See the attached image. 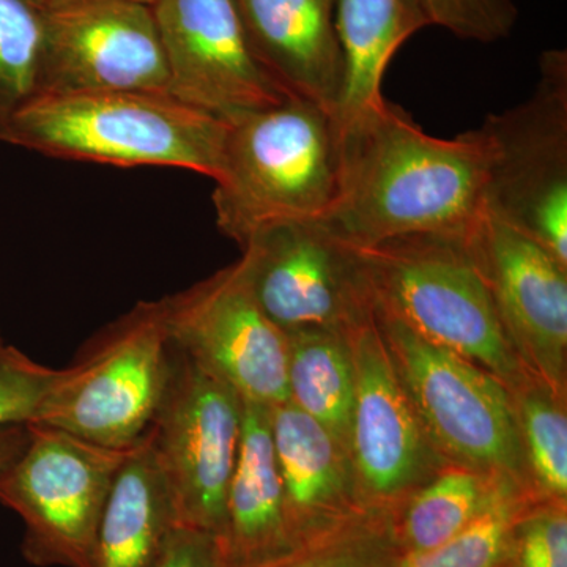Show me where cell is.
Returning a JSON list of instances; mask_svg holds the SVG:
<instances>
[{
	"mask_svg": "<svg viewBox=\"0 0 567 567\" xmlns=\"http://www.w3.org/2000/svg\"><path fill=\"white\" fill-rule=\"evenodd\" d=\"M537 496L513 488L443 546L402 558L398 567H498L518 516Z\"/></svg>",
	"mask_w": 567,
	"mask_h": 567,
	"instance_id": "obj_26",
	"label": "cell"
},
{
	"mask_svg": "<svg viewBox=\"0 0 567 567\" xmlns=\"http://www.w3.org/2000/svg\"><path fill=\"white\" fill-rule=\"evenodd\" d=\"M498 567H567V502L533 499L514 524Z\"/></svg>",
	"mask_w": 567,
	"mask_h": 567,
	"instance_id": "obj_27",
	"label": "cell"
},
{
	"mask_svg": "<svg viewBox=\"0 0 567 567\" xmlns=\"http://www.w3.org/2000/svg\"><path fill=\"white\" fill-rule=\"evenodd\" d=\"M352 245L377 315L486 369L511 390L528 374L506 336L465 234Z\"/></svg>",
	"mask_w": 567,
	"mask_h": 567,
	"instance_id": "obj_3",
	"label": "cell"
},
{
	"mask_svg": "<svg viewBox=\"0 0 567 567\" xmlns=\"http://www.w3.org/2000/svg\"><path fill=\"white\" fill-rule=\"evenodd\" d=\"M3 346H6V341H3L2 331H0V349H2Z\"/></svg>",
	"mask_w": 567,
	"mask_h": 567,
	"instance_id": "obj_33",
	"label": "cell"
},
{
	"mask_svg": "<svg viewBox=\"0 0 567 567\" xmlns=\"http://www.w3.org/2000/svg\"><path fill=\"white\" fill-rule=\"evenodd\" d=\"M226 567H252L295 546L276 465L270 406L244 399L240 447L226 499Z\"/></svg>",
	"mask_w": 567,
	"mask_h": 567,
	"instance_id": "obj_18",
	"label": "cell"
},
{
	"mask_svg": "<svg viewBox=\"0 0 567 567\" xmlns=\"http://www.w3.org/2000/svg\"><path fill=\"white\" fill-rule=\"evenodd\" d=\"M28 432L0 472V503L24 524L22 555L33 566L92 567L104 507L134 446L96 445L41 423Z\"/></svg>",
	"mask_w": 567,
	"mask_h": 567,
	"instance_id": "obj_7",
	"label": "cell"
},
{
	"mask_svg": "<svg viewBox=\"0 0 567 567\" xmlns=\"http://www.w3.org/2000/svg\"><path fill=\"white\" fill-rule=\"evenodd\" d=\"M336 0H235L257 62L295 99L334 114L344 80Z\"/></svg>",
	"mask_w": 567,
	"mask_h": 567,
	"instance_id": "obj_16",
	"label": "cell"
},
{
	"mask_svg": "<svg viewBox=\"0 0 567 567\" xmlns=\"http://www.w3.org/2000/svg\"><path fill=\"white\" fill-rule=\"evenodd\" d=\"M276 465L295 544L364 509L349 451L289 401L270 406Z\"/></svg>",
	"mask_w": 567,
	"mask_h": 567,
	"instance_id": "obj_17",
	"label": "cell"
},
{
	"mask_svg": "<svg viewBox=\"0 0 567 567\" xmlns=\"http://www.w3.org/2000/svg\"><path fill=\"white\" fill-rule=\"evenodd\" d=\"M338 193L322 219L353 245L468 233L486 207L491 152L481 130L427 134L383 102L339 130Z\"/></svg>",
	"mask_w": 567,
	"mask_h": 567,
	"instance_id": "obj_1",
	"label": "cell"
},
{
	"mask_svg": "<svg viewBox=\"0 0 567 567\" xmlns=\"http://www.w3.org/2000/svg\"><path fill=\"white\" fill-rule=\"evenodd\" d=\"M507 391L533 494L567 502V399L532 371Z\"/></svg>",
	"mask_w": 567,
	"mask_h": 567,
	"instance_id": "obj_23",
	"label": "cell"
},
{
	"mask_svg": "<svg viewBox=\"0 0 567 567\" xmlns=\"http://www.w3.org/2000/svg\"><path fill=\"white\" fill-rule=\"evenodd\" d=\"M241 421L244 398L173 344L169 382L147 436L181 525L223 539Z\"/></svg>",
	"mask_w": 567,
	"mask_h": 567,
	"instance_id": "obj_9",
	"label": "cell"
},
{
	"mask_svg": "<svg viewBox=\"0 0 567 567\" xmlns=\"http://www.w3.org/2000/svg\"><path fill=\"white\" fill-rule=\"evenodd\" d=\"M227 123L167 93H44L11 125L7 144L118 167L162 166L215 181Z\"/></svg>",
	"mask_w": 567,
	"mask_h": 567,
	"instance_id": "obj_4",
	"label": "cell"
},
{
	"mask_svg": "<svg viewBox=\"0 0 567 567\" xmlns=\"http://www.w3.org/2000/svg\"><path fill=\"white\" fill-rule=\"evenodd\" d=\"M178 525L173 495L145 435L112 486L92 567H156Z\"/></svg>",
	"mask_w": 567,
	"mask_h": 567,
	"instance_id": "obj_19",
	"label": "cell"
},
{
	"mask_svg": "<svg viewBox=\"0 0 567 567\" xmlns=\"http://www.w3.org/2000/svg\"><path fill=\"white\" fill-rule=\"evenodd\" d=\"M169 93L224 122L289 99L251 50L235 0H158Z\"/></svg>",
	"mask_w": 567,
	"mask_h": 567,
	"instance_id": "obj_15",
	"label": "cell"
},
{
	"mask_svg": "<svg viewBox=\"0 0 567 567\" xmlns=\"http://www.w3.org/2000/svg\"><path fill=\"white\" fill-rule=\"evenodd\" d=\"M128 2L141 3V6L153 7L158 0H128Z\"/></svg>",
	"mask_w": 567,
	"mask_h": 567,
	"instance_id": "obj_32",
	"label": "cell"
},
{
	"mask_svg": "<svg viewBox=\"0 0 567 567\" xmlns=\"http://www.w3.org/2000/svg\"><path fill=\"white\" fill-rule=\"evenodd\" d=\"M61 369L37 363L17 347L0 349V427L35 423Z\"/></svg>",
	"mask_w": 567,
	"mask_h": 567,
	"instance_id": "obj_28",
	"label": "cell"
},
{
	"mask_svg": "<svg viewBox=\"0 0 567 567\" xmlns=\"http://www.w3.org/2000/svg\"><path fill=\"white\" fill-rule=\"evenodd\" d=\"M402 558L395 509L364 507L252 567H398Z\"/></svg>",
	"mask_w": 567,
	"mask_h": 567,
	"instance_id": "obj_24",
	"label": "cell"
},
{
	"mask_svg": "<svg viewBox=\"0 0 567 567\" xmlns=\"http://www.w3.org/2000/svg\"><path fill=\"white\" fill-rule=\"evenodd\" d=\"M416 3L427 25L480 43L507 39L518 17L514 0H416Z\"/></svg>",
	"mask_w": 567,
	"mask_h": 567,
	"instance_id": "obj_29",
	"label": "cell"
},
{
	"mask_svg": "<svg viewBox=\"0 0 567 567\" xmlns=\"http://www.w3.org/2000/svg\"><path fill=\"white\" fill-rule=\"evenodd\" d=\"M43 95L169 93L171 76L153 7L128 0L43 3Z\"/></svg>",
	"mask_w": 567,
	"mask_h": 567,
	"instance_id": "obj_11",
	"label": "cell"
},
{
	"mask_svg": "<svg viewBox=\"0 0 567 567\" xmlns=\"http://www.w3.org/2000/svg\"><path fill=\"white\" fill-rule=\"evenodd\" d=\"M240 248L249 290L284 333H346L374 312L352 245L322 219L270 224Z\"/></svg>",
	"mask_w": 567,
	"mask_h": 567,
	"instance_id": "obj_10",
	"label": "cell"
},
{
	"mask_svg": "<svg viewBox=\"0 0 567 567\" xmlns=\"http://www.w3.org/2000/svg\"><path fill=\"white\" fill-rule=\"evenodd\" d=\"M380 334L425 435L447 464L507 477L528 488L509 391L496 377L377 315Z\"/></svg>",
	"mask_w": 567,
	"mask_h": 567,
	"instance_id": "obj_6",
	"label": "cell"
},
{
	"mask_svg": "<svg viewBox=\"0 0 567 567\" xmlns=\"http://www.w3.org/2000/svg\"><path fill=\"white\" fill-rule=\"evenodd\" d=\"M43 7L33 0H0V142L14 118L43 95Z\"/></svg>",
	"mask_w": 567,
	"mask_h": 567,
	"instance_id": "obj_25",
	"label": "cell"
},
{
	"mask_svg": "<svg viewBox=\"0 0 567 567\" xmlns=\"http://www.w3.org/2000/svg\"><path fill=\"white\" fill-rule=\"evenodd\" d=\"M173 365L163 300L141 301L82 347L61 369L35 423L96 445L130 450L144 440Z\"/></svg>",
	"mask_w": 567,
	"mask_h": 567,
	"instance_id": "obj_5",
	"label": "cell"
},
{
	"mask_svg": "<svg viewBox=\"0 0 567 567\" xmlns=\"http://www.w3.org/2000/svg\"><path fill=\"white\" fill-rule=\"evenodd\" d=\"M287 334V393L349 451L354 371L346 333L298 330Z\"/></svg>",
	"mask_w": 567,
	"mask_h": 567,
	"instance_id": "obj_22",
	"label": "cell"
},
{
	"mask_svg": "<svg viewBox=\"0 0 567 567\" xmlns=\"http://www.w3.org/2000/svg\"><path fill=\"white\" fill-rule=\"evenodd\" d=\"M164 306L173 344L245 401H289L287 334L257 303L238 260L164 298Z\"/></svg>",
	"mask_w": 567,
	"mask_h": 567,
	"instance_id": "obj_13",
	"label": "cell"
},
{
	"mask_svg": "<svg viewBox=\"0 0 567 567\" xmlns=\"http://www.w3.org/2000/svg\"><path fill=\"white\" fill-rule=\"evenodd\" d=\"M28 424L0 427V472L6 470L28 445Z\"/></svg>",
	"mask_w": 567,
	"mask_h": 567,
	"instance_id": "obj_31",
	"label": "cell"
},
{
	"mask_svg": "<svg viewBox=\"0 0 567 567\" xmlns=\"http://www.w3.org/2000/svg\"><path fill=\"white\" fill-rule=\"evenodd\" d=\"M465 240L522 363L567 399V267L487 207Z\"/></svg>",
	"mask_w": 567,
	"mask_h": 567,
	"instance_id": "obj_14",
	"label": "cell"
},
{
	"mask_svg": "<svg viewBox=\"0 0 567 567\" xmlns=\"http://www.w3.org/2000/svg\"><path fill=\"white\" fill-rule=\"evenodd\" d=\"M215 178L216 224L244 246L270 224L323 219L338 193L341 142L333 114L289 99L226 122Z\"/></svg>",
	"mask_w": 567,
	"mask_h": 567,
	"instance_id": "obj_2",
	"label": "cell"
},
{
	"mask_svg": "<svg viewBox=\"0 0 567 567\" xmlns=\"http://www.w3.org/2000/svg\"><path fill=\"white\" fill-rule=\"evenodd\" d=\"M480 130L491 152L486 207L567 267V52H544L532 96Z\"/></svg>",
	"mask_w": 567,
	"mask_h": 567,
	"instance_id": "obj_8",
	"label": "cell"
},
{
	"mask_svg": "<svg viewBox=\"0 0 567 567\" xmlns=\"http://www.w3.org/2000/svg\"><path fill=\"white\" fill-rule=\"evenodd\" d=\"M513 488L525 487L480 470L443 466L395 509L402 555L413 557L443 546Z\"/></svg>",
	"mask_w": 567,
	"mask_h": 567,
	"instance_id": "obj_21",
	"label": "cell"
},
{
	"mask_svg": "<svg viewBox=\"0 0 567 567\" xmlns=\"http://www.w3.org/2000/svg\"><path fill=\"white\" fill-rule=\"evenodd\" d=\"M33 2L40 3V6H43V3L47 2V0H33Z\"/></svg>",
	"mask_w": 567,
	"mask_h": 567,
	"instance_id": "obj_34",
	"label": "cell"
},
{
	"mask_svg": "<svg viewBox=\"0 0 567 567\" xmlns=\"http://www.w3.org/2000/svg\"><path fill=\"white\" fill-rule=\"evenodd\" d=\"M156 567H226L223 539L203 529L178 525Z\"/></svg>",
	"mask_w": 567,
	"mask_h": 567,
	"instance_id": "obj_30",
	"label": "cell"
},
{
	"mask_svg": "<svg viewBox=\"0 0 567 567\" xmlns=\"http://www.w3.org/2000/svg\"><path fill=\"white\" fill-rule=\"evenodd\" d=\"M344 80L333 114L338 130L385 102L383 78L410 37L427 28L416 0H336Z\"/></svg>",
	"mask_w": 567,
	"mask_h": 567,
	"instance_id": "obj_20",
	"label": "cell"
},
{
	"mask_svg": "<svg viewBox=\"0 0 567 567\" xmlns=\"http://www.w3.org/2000/svg\"><path fill=\"white\" fill-rule=\"evenodd\" d=\"M354 371L349 456L361 502L398 509L450 465L425 435L395 374L374 312L346 331Z\"/></svg>",
	"mask_w": 567,
	"mask_h": 567,
	"instance_id": "obj_12",
	"label": "cell"
}]
</instances>
